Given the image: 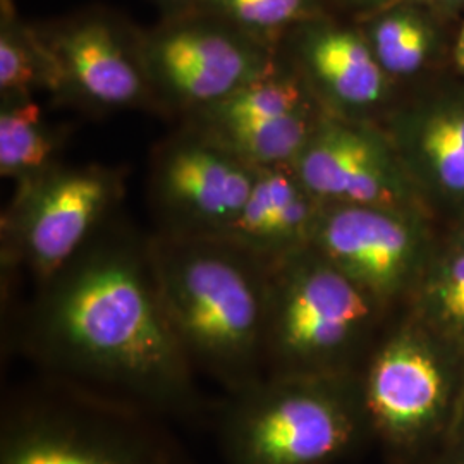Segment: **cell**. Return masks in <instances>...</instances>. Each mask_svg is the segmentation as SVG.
Wrapping results in <instances>:
<instances>
[{
  "label": "cell",
  "instance_id": "14",
  "mask_svg": "<svg viewBox=\"0 0 464 464\" xmlns=\"http://www.w3.org/2000/svg\"><path fill=\"white\" fill-rule=\"evenodd\" d=\"M324 205L293 166L258 169L248 201L226 237L272 264L312 246Z\"/></svg>",
  "mask_w": 464,
  "mask_h": 464
},
{
  "label": "cell",
  "instance_id": "9",
  "mask_svg": "<svg viewBox=\"0 0 464 464\" xmlns=\"http://www.w3.org/2000/svg\"><path fill=\"white\" fill-rule=\"evenodd\" d=\"M57 69L55 97L86 112H162L143 63L140 30L103 9L36 26Z\"/></svg>",
  "mask_w": 464,
  "mask_h": 464
},
{
  "label": "cell",
  "instance_id": "21",
  "mask_svg": "<svg viewBox=\"0 0 464 464\" xmlns=\"http://www.w3.org/2000/svg\"><path fill=\"white\" fill-rule=\"evenodd\" d=\"M430 303L449 331L464 339V249L435 272L430 282Z\"/></svg>",
  "mask_w": 464,
  "mask_h": 464
},
{
  "label": "cell",
  "instance_id": "3",
  "mask_svg": "<svg viewBox=\"0 0 464 464\" xmlns=\"http://www.w3.org/2000/svg\"><path fill=\"white\" fill-rule=\"evenodd\" d=\"M0 464L193 463L166 418L34 372L2 398Z\"/></svg>",
  "mask_w": 464,
  "mask_h": 464
},
{
  "label": "cell",
  "instance_id": "17",
  "mask_svg": "<svg viewBox=\"0 0 464 464\" xmlns=\"http://www.w3.org/2000/svg\"><path fill=\"white\" fill-rule=\"evenodd\" d=\"M0 102V176L23 184L59 166L63 133L45 121L34 97Z\"/></svg>",
  "mask_w": 464,
  "mask_h": 464
},
{
  "label": "cell",
  "instance_id": "28",
  "mask_svg": "<svg viewBox=\"0 0 464 464\" xmlns=\"http://www.w3.org/2000/svg\"><path fill=\"white\" fill-rule=\"evenodd\" d=\"M464 249V248H463Z\"/></svg>",
  "mask_w": 464,
  "mask_h": 464
},
{
  "label": "cell",
  "instance_id": "7",
  "mask_svg": "<svg viewBox=\"0 0 464 464\" xmlns=\"http://www.w3.org/2000/svg\"><path fill=\"white\" fill-rule=\"evenodd\" d=\"M140 45L162 112L188 119L227 99L277 55L203 7L164 14L140 30Z\"/></svg>",
  "mask_w": 464,
  "mask_h": 464
},
{
  "label": "cell",
  "instance_id": "24",
  "mask_svg": "<svg viewBox=\"0 0 464 464\" xmlns=\"http://www.w3.org/2000/svg\"><path fill=\"white\" fill-rule=\"evenodd\" d=\"M456 63L464 71V26L461 34L458 36V44H456Z\"/></svg>",
  "mask_w": 464,
  "mask_h": 464
},
{
  "label": "cell",
  "instance_id": "18",
  "mask_svg": "<svg viewBox=\"0 0 464 464\" xmlns=\"http://www.w3.org/2000/svg\"><path fill=\"white\" fill-rule=\"evenodd\" d=\"M57 92V69L38 28L17 16L13 2H0V97Z\"/></svg>",
  "mask_w": 464,
  "mask_h": 464
},
{
  "label": "cell",
  "instance_id": "23",
  "mask_svg": "<svg viewBox=\"0 0 464 464\" xmlns=\"http://www.w3.org/2000/svg\"><path fill=\"white\" fill-rule=\"evenodd\" d=\"M164 14H176V13H184L191 9H198L203 5L205 0H153Z\"/></svg>",
  "mask_w": 464,
  "mask_h": 464
},
{
  "label": "cell",
  "instance_id": "11",
  "mask_svg": "<svg viewBox=\"0 0 464 464\" xmlns=\"http://www.w3.org/2000/svg\"><path fill=\"white\" fill-rule=\"evenodd\" d=\"M293 169L324 203L399 210L408 198L404 169L394 147L346 117H322Z\"/></svg>",
  "mask_w": 464,
  "mask_h": 464
},
{
  "label": "cell",
  "instance_id": "26",
  "mask_svg": "<svg viewBox=\"0 0 464 464\" xmlns=\"http://www.w3.org/2000/svg\"><path fill=\"white\" fill-rule=\"evenodd\" d=\"M452 464H464V458H463V459H459V461H456V463H452Z\"/></svg>",
  "mask_w": 464,
  "mask_h": 464
},
{
  "label": "cell",
  "instance_id": "10",
  "mask_svg": "<svg viewBox=\"0 0 464 464\" xmlns=\"http://www.w3.org/2000/svg\"><path fill=\"white\" fill-rule=\"evenodd\" d=\"M362 382L372 433L392 454L413 448L446 413L448 368L416 332H396L375 346Z\"/></svg>",
  "mask_w": 464,
  "mask_h": 464
},
{
  "label": "cell",
  "instance_id": "6",
  "mask_svg": "<svg viewBox=\"0 0 464 464\" xmlns=\"http://www.w3.org/2000/svg\"><path fill=\"white\" fill-rule=\"evenodd\" d=\"M124 195L114 167L59 166L17 184L2 217V274H24L34 285L69 264L107 224Z\"/></svg>",
  "mask_w": 464,
  "mask_h": 464
},
{
  "label": "cell",
  "instance_id": "15",
  "mask_svg": "<svg viewBox=\"0 0 464 464\" xmlns=\"http://www.w3.org/2000/svg\"><path fill=\"white\" fill-rule=\"evenodd\" d=\"M401 164L442 197L464 201V102H442L404 119Z\"/></svg>",
  "mask_w": 464,
  "mask_h": 464
},
{
  "label": "cell",
  "instance_id": "8",
  "mask_svg": "<svg viewBox=\"0 0 464 464\" xmlns=\"http://www.w3.org/2000/svg\"><path fill=\"white\" fill-rule=\"evenodd\" d=\"M258 169L195 124L170 134L150 160V199L159 231L227 236L237 222Z\"/></svg>",
  "mask_w": 464,
  "mask_h": 464
},
{
  "label": "cell",
  "instance_id": "1",
  "mask_svg": "<svg viewBox=\"0 0 464 464\" xmlns=\"http://www.w3.org/2000/svg\"><path fill=\"white\" fill-rule=\"evenodd\" d=\"M34 372L134 402L172 421H199L198 373L172 331L149 237L105 226L38 285L4 335Z\"/></svg>",
  "mask_w": 464,
  "mask_h": 464
},
{
  "label": "cell",
  "instance_id": "2",
  "mask_svg": "<svg viewBox=\"0 0 464 464\" xmlns=\"http://www.w3.org/2000/svg\"><path fill=\"white\" fill-rule=\"evenodd\" d=\"M149 249L169 324L198 377L224 394L262 379L268 262L226 236L157 231Z\"/></svg>",
  "mask_w": 464,
  "mask_h": 464
},
{
  "label": "cell",
  "instance_id": "13",
  "mask_svg": "<svg viewBox=\"0 0 464 464\" xmlns=\"http://www.w3.org/2000/svg\"><path fill=\"white\" fill-rule=\"evenodd\" d=\"M304 82L341 112H362L385 97L387 74L363 30L318 16L299 24L279 44Z\"/></svg>",
  "mask_w": 464,
  "mask_h": 464
},
{
  "label": "cell",
  "instance_id": "16",
  "mask_svg": "<svg viewBox=\"0 0 464 464\" xmlns=\"http://www.w3.org/2000/svg\"><path fill=\"white\" fill-rule=\"evenodd\" d=\"M312 107L316 105L310 86L277 49L274 63L264 72L188 122L214 130L266 122Z\"/></svg>",
  "mask_w": 464,
  "mask_h": 464
},
{
  "label": "cell",
  "instance_id": "19",
  "mask_svg": "<svg viewBox=\"0 0 464 464\" xmlns=\"http://www.w3.org/2000/svg\"><path fill=\"white\" fill-rule=\"evenodd\" d=\"M365 19L363 34L387 76H408L423 66L431 32L418 11L394 2Z\"/></svg>",
  "mask_w": 464,
  "mask_h": 464
},
{
  "label": "cell",
  "instance_id": "22",
  "mask_svg": "<svg viewBox=\"0 0 464 464\" xmlns=\"http://www.w3.org/2000/svg\"><path fill=\"white\" fill-rule=\"evenodd\" d=\"M398 0H341L344 7L358 16L368 17Z\"/></svg>",
  "mask_w": 464,
  "mask_h": 464
},
{
  "label": "cell",
  "instance_id": "5",
  "mask_svg": "<svg viewBox=\"0 0 464 464\" xmlns=\"http://www.w3.org/2000/svg\"><path fill=\"white\" fill-rule=\"evenodd\" d=\"M268 266L266 373L362 372L381 304L314 246Z\"/></svg>",
  "mask_w": 464,
  "mask_h": 464
},
{
  "label": "cell",
  "instance_id": "4",
  "mask_svg": "<svg viewBox=\"0 0 464 464\" xmlns=\"http://www.w3.org/2000/svg\"><path fill=\"white\" fill-rule=\"evenodd\" d=\"M216 429L224 464H334L373 435L362 372L266 373L224 394Z\"/></svg>",
  "mask_w": 464,
  "mask_h": 464
},
{
  "label": "cell",
  "instance_id": "20",
  "mask_svg": "<svg viewBox=\"0 0 464 464\" xmlns=\"http://www.w3.org/2000/svg\"><path fill=\"white\" fill-rule=\"evenodd\" d=\"M201 7L274 49L299 24L324 14L318 0H205Z\"/></svg>",
  "mask_w": 464,
  "mask_h": 464
},
{
  "label": "cell",
  "instance_id": "27",
  "mask_svg": "<svg viewBox=\"0 0 464 464\" xmlns=\"http://www.w3.org/2000/svg\"><path fill=\"white\" fill-rule=\"evenodd\" d=\"M0 2H13V0H0Z\"/></svg>",
  "mask_w": 464,
  "mask_h": 464
},
{
  "label": "cell",
  "instance_id": "25",
  "mask_svg": "<svg viewBox=\"0 0 464 464\" xmlns=\"http://www.w3.org/2000/svg\"><path fill=\"white\" fill-rule=\"evenodd\" d=\"M431 2H442V4H456V2H464V0H431Z\"/></svg>",
  "mask_w": 464,
  "mask_h": 464
},
{
  "label": "cell",
  "instance_id": "12",
  "mask_svg": "<svg viewBox=\"0 0 464 464\" xmlns=\"http://www.w3.org/2000/svg\"><path fill=\"white\" fill-rule=\"evenodd\" d=\"M312 246L381 306L415 277L420 237L399 210L325 203Z\"/></svg>",
  "mask_w": 464,
  "mask_h": 464
}]
</instances>
